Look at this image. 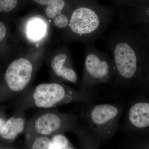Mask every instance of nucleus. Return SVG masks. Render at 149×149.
Returning <instances> with one entry per match:
<instances>
[{
  "label": "nucleus",
  "instance_id": "obj_19",
  "mask_svg": "<svg viewBox=\"0 0 149 149\" xmlns=\"http://www.w3.org/2000/svg\"><path fill=\"white\" fill-rule=\"evenodd\" d=\"M7 119V118L4 112L0 107V128L3 125Z\"/></svg>",
  "mask_w": 149,
  "mask_h": 149
},
{
  "label": "nucleus",
  "instance_id": "obj_2",
  "mask_svg": "<svg viewBox=\"0 0 149 149\" xmlns=\"http://www.w3.org/2000/svg\"><path fill=\"white\" fill-rule=\"evenodd\" d=\"M17 98L15 111L29 109H50L63 105L78 102L89 104L93 95L89 91L70 88L58 83H42L31 91H24Z\"/></svg>",
  "mask_w": 149,
  "mask_h": 149
},
{
  "label": "nucleus",
  "instance_id": "obj_1",
  "mask_svg": "<svg viewBox=\"0 0 149 149\" xmlns=\"http://www.w3.org/2000/svg\"><path fill=\"white\" fill-rule=\"evenodd\" d=\"M120 23L106 42L112 54L114 79L124 85L146 84L149 78V27Z\"/></svg>",
  "mask_w": 149,
  "mask_h": 149
},
{
  "label": "nucleus",
  "instance_id": "obj_21",
  "mask_svg": "<svg viewBox=\"0 0 149 149\" xmlns=\"http://www.w3.org/2000/svg\"><path fill=\"white\" fill-rule=\"evenodd\" d=\"M0 149H15L14 148H1Z\"/></svg>",
  "mask_w": 149,
  "mask_h": 149
},
{
  "label": "nucleus",
  "instance_id": "obj_15",
  "mask_svg": "<svg viewBox=\"0 0 149 149\" xmlns=\"http://www.w3.org/2000/svg\"><path fill=\"white\" fill-rule=\"evenodd\" d=\"M17 0H0V12H9L16 7Z\"/></svg>",
  "mask_w": 149,
  "mask_h": 149
},
{
  "label": "nucleus",
  "instance_id": "obj_11",
  "mask_svg": "<svg viewBox=\"0 0 149 149\" xmlns=\"http://www.w3.org/2000/svg\"><path fill=\"white\" fill-rule=\"evenodd\" d=\"M26 35L30 42H39L47 35V24L38 17L30 18L26 24Z\"/></svg>",
  "mask_w": 149,
  "mask_h": 149
},
{
  "label": "nucleus",
  "instance_id": "obj_12",
  "mask_svg": "<svg viewBox=\"0 0 149 149\" xmlns=\"http://www.w3.org/2000/svg\"><path fill=\"white\" fill-rule=\"evenodd\" d=\"M65 5V2L64 0H58L48 5L46 8V15L49 18L54 19L59 15L63 13V10Z\"/></svg>",
  "mask_w": 149,
  "mask_h": 149
},
{
  "label": "nucleus",
  "instance_id": "obj_3",
  "mask_svg": "<svg viewBox=\"0 0 149 149\" xmlns=\"http://www.w3.org/2000/svg\"><path fill=\"white\" fill-rule=\"evenodd\" d=\"M114 13L111 8L94 0H83L72 12L67 27L84 45H94L111 23Z\"/></svg>",
  "mask_w": 149,
  "mask_h": 149
},
{
  "label": "nucleus",
  "instance_id": "obj_22",
  "mask_svg": "<svg viewBox=\"0 0 149 149\" xmlns=\"http://www.w3.org/2000/svg\"></svg>",
  "mask_w": 149,
  "mask_h": 149
},
{
  "label": "nucleus",
  "instance_id": "obj_8",
  "mask_svg": "<svg viewBox=\"0 0 149 149\" xmlns=\"http://www.w3.org/2000/svg\"><path fill=\"white\" fill-rule=\"evenodd\" d=\"M27 120L24 112L15 111L7 118L0 128V136L4 140L13 141L25 131Z\"/></svg>",
  "mask_w": 149,
  "mask_h": 149
},
{
  "label": "nucleus",
  "instance_id": "obj_18",
  "mask_svg": "<svg viewBox=\"0 0 149 149\" xmlns=\"http://www.w3.org/2000/svg\"><path fill=\"white\" fill-rule=\"evenodd\" d=\"M6 33V27L3 23L0 22V42L5 37Z\"/></svg>",
  "mask_w": 149,
  "mask_h": 149
},
{
  "label": "nucleus",
  "instance_id": "obj_6",
  "mask_svg": "<svg viewBox=\"0 0 149 149\" xmlns=\"http://www.w3.org/2000/svg\"><path fill=\"white\" fill-rule=\"evenodd\" d=\"M33 70L32 63L27 59L19 58L10 63L5 74L4 84L0 86V104L26 91Z\"/></svg>",
  "mask_w": 149,
  "mask_h": 149
},
{
  "label": "nucleus",
  "instance_id": "obj_5",
  "mask_svg": "<svg viewBox=\"0 0 149 149\" xmlns=\"http://www.w3.org/2000/svg\"><path fill=\"white\" fill-rule=\"evenodd\" d=\"M28 121L25 130L37 136H49L63 131L75 130L80 116L54 109H39Z\"/></svg>",
  "mask_w": 149,
  "mask_h": 149
},
{
  "label": "nucleus",
  "instance_id": "obj_13",
  "mask_svg": "<svg viewBox=\"0 0 149 149\" xmlns=\"http://www.w3.org/2000/svg\"><path fill=\"white\" fill-rule=\"evenodd\" d=\"M52 140L48 136H37L31 145V149H52Z\"/></svg>",
  "mask_w": 149,
  "mask_h": 149
},
{
  "label": "nucleus",
  "instance_id": "obj_7",
  "mask_svg": "<svg viewBox=\"0 0 149 149\" xmlns=\"http://www.w3.org/2000/svg\"><path fill=\"white\" fill-rule=\"evenodd\" d=\"M123 106L118 104L91 106L85 116L87 127L100 133L110 135L118 127Z\"/></svg>",
  "mask_w": 149,
  "mask_h": 149
},
{
  "label": "nucleus",
  "instance_id": "obj_10",
  "mask_svg": "<svg viewBox=\"0 0 149 149\" xmlns=\"http://www.w3.org/2000/svg\"><path fill=\"white\" fill-rule=\"evenodd\" d=\"M129 124L133 128L145 129L149 127V103L139 101L133 104L128 113Z\"/></svg>",
  "mask_w": 149,
  "mask_h": 149
},
{
  "label": "nucleus",
  "instance_id": "obj_4",
  "mask_svg": "<svg viewBox=\"0 0 149 149\" xmlns=\"http://www.w3.org/2000/svg\"><path fill=\"white\" fill-rule=\"evenodd\" d=\"M115 77L114 65L109 55L94 45H85L84 68L79 90L89 91L96 85L109 83Z\"/></svg>",
  "mask_w": 149,
  "mask_h": 149
},
{
  "label": "nucleus",
  "instance_id": "obj_20",
  "mask_svg": "<svg viewBox=\"0 0 149 149\" xmlns=\"http://www.w3.org/2000/svg\"><path fill=\"white\" fill-rule=\"evenodd\" d=\"M37 3L41 5H49L58 0H34Z\"/></svg>",
  "mask_w": 149,
  "mask_h": 149
},
{
  "label": "nucleus",
  "instance_id": "obj_16",
  "mask_svg": "<svg viewBox=\"0 0 149 149\" xmlns=\"http://www.w3.org/2000/svg\"><path fill=\"white\" fill-rule=\"evenodd\" d=\"M69 19L63 13L59 15L54 19V24L58 28L63 29L67 27Z\"/></svg>",
  "mask_w": 149,
  "mask_h": 149
},
{
  "label": "nucleus",
  "instance_id": "obj_14",
  "mask_svg": "<svg viewBox=\"0 0 149 149\" xmlns=\"http://www.w3.org/2000/svg\"><path fill=\"white\" fill-rule=\"evenodd\" d=\"M51 140L54 146L59 149L65 148L69 143L67 139L61 133L54 135Z\"/></svg>",
  "mask_w": 149,
  "mask_h": 149
},
{
  "label": "nucleus",
  "instance_id": "obj_17",
  "mask_svg": "<svg viewBox=\"0 0 149 149\" xmlns=\"http://www.w3.org/2000/svg\"><path fill=\"white\" fill-rule=\"evenodd\" d=\"M113 1L117 3H116L118 4L128 5L130 6L137 3L145 1L147 0H113Z\"/></svg>",
  "mask_w": 149,
  "mask_h": 149
},
{
  "label": "nucleus",
  "instance_id": "obj_9",
  "mask_svg": "<svg viewBox=\"0 0 149 149\" xmlns=\"http://www.w3.org/2000/svg\"><path fill=\"white\" fill-rule=\"evenodd\" d=\"M51 67L57 77L70 83H77V73L68 64V55L66 53H62L55 56L51 61Z\"/></svg>",
  "mask_w": 149,
  "mask_h": 149
}]
</instances>
